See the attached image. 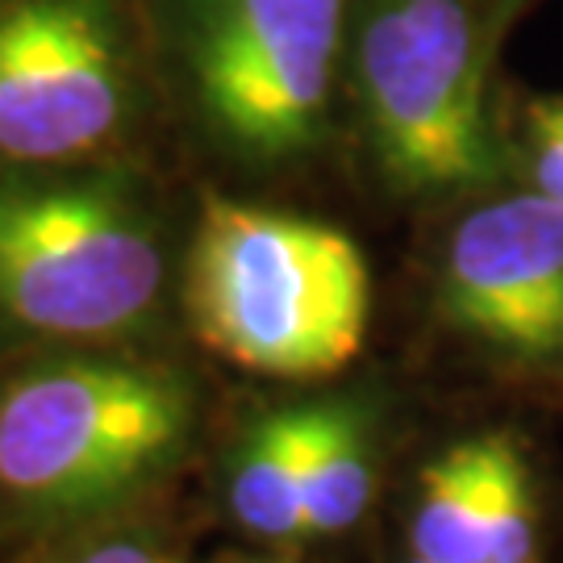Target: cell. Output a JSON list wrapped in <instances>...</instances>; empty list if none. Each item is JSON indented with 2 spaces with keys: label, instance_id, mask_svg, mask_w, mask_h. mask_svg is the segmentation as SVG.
Listing matches in <instances>:
<instances>
[{
  "label": "cell",
  "instance_id": "30bf717a",
  "mask_svg": "<svg viewBox=\"0 0 563 563\" xmlns=\"http://www.w3.org/2000/svg\"><path fill=\"white\" fill-rule=\"evenodd\" d=\"M376 497L372 430L355 405H309V463H305V534L334 539L367 514Z\"/></svg>",
  "mask_w": 563,
  "mask_h": 563
},
{
  "label": "cell",
  "instance_id": "5b68a950",
  "mask_svg": "<svg viewBox=\"0 0 563 563\" xmlns=\"http://www.w3.org/2000/svg\"><path fill=\"white\" fill-rule=\"evenodd\" d=\"M192 434V388L130 360L42 363L0 384V497L80 518L155 481Z\"/></svg>",
  "mask_w": 563,
  "mask_h": 563
},
{
  "label": "cell",
  "instance_id": "9a60e30c",
  "mask_svg": "<svg viewBox=\"0 0 563 563\" xmlns=\"http://www.w3.org/2000/svg\"><path fill=\"white\" fill-rule=\"evenodd\" d=\"M409 563H430V560H418V555H409Z\"/></svg>",
  "mask_w": 563,
  "mask_h": 563
},
{
  "label": "cell",
  "instance_id": "7c38bea8",
  "mask_svg": "<svg viewBox=\"0 0 563 563\" xmlns=\"http://www.w3.org/2000/svg\"><path fill=\"white\" fill-rule=\"evenodd\" d=\"M63 563H176L155 539L146 534H109L97 543H84Z\"/></svg>",
  "mask_w": 563,
  "mask_h": 563
},
{
  "label": "cell",
  "instance_id": "7a4b0ae2",
  "mask_svg": "<svg viewBox=\"0 0 563 563\" xmlns=\"http://www.w3.org/2000/svg\"><path fill=\"white\" fill-rule=\"evenodd\" d=\"M493 42L484 0H355L346 92L393 197L439 201L505 176L488 113Z\"/></svg>",
  "mask_w": 563,
  "mask_h": 563
},
{
  "label": "cell",
  "instance_id": "2e32d148",
  "mask_svg": "<svg viewBox=\"0 0 563 563\" xmlns=\"http://www.w3.org/2000/svg\"><path fill=\"white\" fill-rule=\"evenodd\" d=\"M276 563H297V560H276Z\"/></svg>",
  "mask_w": 563,
  "mask_h": 563
},
{
  "label": "cell",
  "instance_id": "8fae6325",
  "mask_svg": "<svg viewBox=\"0 0 563 563\" xmlns=\"http://www.w3.org/2000/svg\"><path fill=\"white\" fill-rule=\"evenodd\" d=\"M526 167L530 188L563 205V97L526 104Z\"/></svg>",
  "mask_w": 563,
  "mask_h": 563
},
{
  "label": "cell",
  "instance_id": "5bb4252c",
  "mask_svg": "<svg viewBox=\"0 0 563 563\" xmlns=\"http://www.w3.org/2000/svg\"><path fill=\"white\" fill-rule=\"evenodd\" d=\"M222 563H267V560H222Z\"/></svg>",
  "mask_w": 563,
  "mask_h": 563
},
{
  "label": "cell",
  "instance_id": "6da1fadb",
  "mask_svg": "<svg viewBox=\"0 0 563 563\" xmlns=\"http://www.w3.org/2000/svg\"><path fill=\"white\" fill-rule=\"evenodd\" d=\"M184 309L222 360L276 380H322L363 351L372 276L339 225L205 197L184 260Z\"/></svg>",
  "mask_w": 563,
  "mask_h": 563
},
{
  "label": "cell",
  "instance_id": "52a82bcc",
  "mask_svg": "<svg viewBox=\"0 0 563 563\" xmlns=\"http://www.w3.org/2000/svg\"><path fill=\"white\" fill-rule=\"evenodd\" d=\"M439 313L497 360L563 363V205L534 188L472 205L439 255Z\"/></svg>",
  "mask_w": 563,
  "mask_h": 563
},
{
  "label": "cell",
  "instance_id": "3957f363",
  "mask_svg": "<svg viewBox=\"0 0 563 563\" xmlns=\"http://www.w3.org/2000/svg\"><path fill=\"white\" fill-rule=\"evenodd\" d=\"M355 0H146L201 130L246 167L322 151Z\"/></svg>",
  "mask_w": 563,
  "mask_h": 563
},
{
  "label": "cell",
  "instance_id": "ba28073f",
  "mask_svg": "<svg viewBox=\"0 0 563 563\" xmlns=\"http://www.w3.org/2000/svg\"><path fill=\"white\" fill-rule=\"evenodd\" d=\"M518 446L514 434L488 430L426 463L409 514V555L430 563H488L497 488Z\"/></svg>",
  "mask_w": 563,
  "mask_h": 563
},
{
  "label": "cell",
  "instance_id": "9c48e42d",
  "mask_svg": "<svg viewBox=\"0 0 563 563\" xmlns=\"http://www.w3.org/2000/svg\"><path fill=\"white\" fill-rule=\"evenodd\" d=\"M305 463L309 405L267 413L246 430L230 467V514L263 543H297L305 534Z\"/></svg>",
  "mask_w": 563,
  "mask_h": 563
},
{
  "label": "cell",
  "instance_id": "4fadbf2b",
  "mask_svg": "<svg viewBox=\"0 0 563 563\" xmlns=\"http://www.w3.org/2000/svg\"><path fill=\"white\" fill-rule=\"evenodd\" d=\"M530 0H484V9H488V21H493V30L501 34L509 21L522 13Z\"/></svg>",
  "mask_w": 563,
  "mask_h": 563
},
{
  "label": "cell",
  "instance_id": "e0dca14e",
  "mask_svg": "<svg viewBox=\"0 0 563 563\" xmlns=\"http://www.w3.org/2000/svg\"><path fill=\"white\" fill-rule=\"evenodd\" d=\"M522 563H539V560H522Z\"/></svg>",
  "mask_w": 563,
  "mask_h": 563
},
{
  "label": "cell",
  "instance_id": "277c9868",
  "mask_svg": "<svg viewBox=\"0 0 563 563\" xmlns=\"http://www.w3.org/2000/svg\"><path fill=\"white\" fill-rule=\"evenodd\" d=\"M167 284L159 213L121 167H0V313L46 339H121Z\"/></svg>",
  "mask_w": 563,
  "mask_h": 563
},
{
  "label": "cell",
  "instance_id": "8992f818",
  "mask_svg": "<svg viewBox=\"0 0 563 563\" xmlns=\"http://www.w3.org/2000/svg\"><path fill=\"white\" fill-rule=\"evenodd\" d=\"M146 0H0V167H97L139 125Z\"/></svg>",
  "mask_w": 563,
  "mask_h": 563
}]
</instances>
